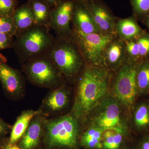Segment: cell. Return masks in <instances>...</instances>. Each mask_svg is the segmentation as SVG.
Segmentation results:
<instances>
[{
    "label": "cell",
    "mask_w": 149,
    "mask_h": 149,
    "mask_svg": "<svg viewBox=\"0 0 149 149\" xmlns=\"http://www.w3.org/2000/svg\"><path fill=\"white\" fill-rule=\"evenodd\" d=\"M70 97L69 90L63 83L47 96L43 103L44 107L51 113L61 111L69 104Z\"/></svg>",
    "instance_id": "cell-15"
},
{
    "label": "cell",
    "mask_w": 149,
    "mask_h": 149,
    "mask_svg": "<svg viewBox=\"0 0 149 149\" xmlns=\"http://www.w3.org/2000/svg\"><path fill=\"white\" fill-rule=\"evenodd\" d=\"M125 133L115 130L113 136V142L109 149H118L122 143L123 135Z\"/></svg>",
    "instance_id": "cell-27"
},
{
    "label": "cell",
    "mask_w": 149,
    "mask_h": 149,
    "mask_svg": "<svg viewBox=\"0 0 149 149\" xmlns=\"http://www.w3.org/2000/svg\"><path fill=\"white\" fill-rule=\"evenodd\" d=\"M142 22L146 26L149 31V15L144 18L142 20Z\"/></svg>",
    "instance_id": "cell-32"
},
{
    "label": "cell",
    "mask_w": 149,
    "mask_h": 149,
    "mask_svg": "<svg viewBox=\"0 0 149 149\" xmlns=\"http://www.w3.org/2000/svg\"><path fill=\"white\" fill-rule=\"evenodd\" d=\"M112 72L102 67L86 63L77 77L73 116L86 119L92 109L109 95Z\"/></svg>",
    "instance_id": "cell-1"
},
{
    "label": "cell",
    "mask_w": 149,
    "mask_h": 149,
    "mask_svg": "<svg viewBox=\"0 0 149 149\" xmlns=\"http://www.w3.org/2000/svg\"><path fill=\"white\" fill-rule=\"evenodd\" d=\"M0 82L3 90L9 97L16 98L23 92V78L17 70L11 67L7 63V59L0 54Z\"/></svg>",
    "instance_id": "cell-10"
},
{
    "label": "cell",
    "mask_w": 149,
    "mask_h": 149,
    "mask_svg": "<svg viewBox=\"0 0 149 149\" xmlns=\"http://www.w3.org/2000/svg\"><path fill=\"white\" fill-rule=\"evenodd\" d=\"M137 40L140 63L149 59V33L145 30Z\"/></svg>",
    "instance_id": "cell-23"
},
{
    "label": "cell",
    "mask_w": 149,
    "mask_h": 149,
    "mask_svg": "<svg viewBox=\"0 0 149 149\" xmlns=\"http://www.w3.org/2000/svg\"><path fill=\"white\" fill-rule=\"evenodd\" d=\"M13 19L16 29V36L36 25L32 11L27 3L16 9Z\"/></svg>",
    "instance_id": "cell-19"
},
{
    "label": "cell",
    "mask_w": 149,
    "mask_h": 149,
    "mask_svg": "<svg viewBox=\"0 0 149 149\" xmlns=\"http://www.w3.org/2000/svg\"><path fill=\"white\" fill-rule=\"evenodd\" d=\"M133 16L141 22L149 15V0H130Z\"/></svg>",
    "instance_id": "cell-22"
},
{
    "label": "cell",
    "mask_w": 149,
    "mask_h": 149,
    "mask_svg": "<svg viewBox=\"0 0 149 149\" xmlns=\"http://www.w3.org/2000/svg\"><path fill=\"white\" fill-rule=\"evenodd\" d=\"M49 29L35 25L15 36L13 48L21 63L47 54L55 39Z\"/></svg>",
    "instance_id": "cell-3"
},
{
    "label": "cell",
    "mask_w": 149,
    "mask_h": 149,
    "mask_svg": "<svg viewBox=\"0 0 149 149\" xmlns=\"http://www.w3.org/2000/svg\"><path fill=\"white\" fill-rule=\"evenodd\" d=\"M19 3L17 0H0V16L13 17Z\"/></svg>",
    "instance_id": "cell-24"
},
{
    "label": "cell",
    "mask_w": 149,
    "mask_h": 149,
    "mask_svg": "<svg viewBox=\"0 0 149 149\" xmlns=\"http://www.w3.org/2000/svg\"><path fill=\"white\" fill-rule=\"evenodd\" d=\"M74 0H62L51 8L50 28L55 32L56 37L68 36L71 32V23Z\"/></svg>",
    "instance_id": "cell-9"
},
{
    "label": "cell",
    "mask_w": 149,
    "mask_h": 149,
    "mask_svg": "<svg viewBox=\"0 0 149 149\" xmlns=\"http://www.w3.org/2000/svg\"><path fill=\"white\" fill-rule=\"evenodd\" d=\"M116 31L118 37L124 41L137 39L144 32L139 24L136 17L132 16L117 19Z\"/></svg>",
    "instance_id": "cell-16"
},
{
    "label": "cell",
    "mask_w": 149,
    "mask_h": 149,
    "mask_svg": "<svg viewBox=\"0 0 149 149\" xmlns=\"http://www.w3.org/2000/svg\"><path fill=\"white\" fill-rule=\"evenodd\" d=\"M126 149V148H125V149Z\"/></svg>",
    "instance_id": "cell-33"
},
{
    "label": "cell",
    "mask_w": 149,
    "mask_h": 149,
    "mask_svg": "<svg viewBox=\"0 0 149 149\" xmlns=\"http://www.w3.org/2000/svg\"><path fill=\"white\" fill-rule=\"evenodd\" d=\"M0 33L16 36V29L13 17L0 16Z\"/></svg>",
    "instance_id": "cell-25"
},
{
    "label": "cell",
    "mask_w": 149,
    "mask_h": 149,
    "mask_svg": "<svg viewBox=\"0 0 149 149\" xmlns=\"http://www.w3.org/2000/svg\"><path fill=\"white\" fill-rule=\"evenodd\" d=\"M71 35L87 64L104 67V55L107 46L117 36L103 33L85 34L71 27Z\"/></svg>",
    "instance_id": "cell-7"
},
{
    "label": "cell",
    "mask_w": 149,
    "mask_h": 149,
    "mask_svg": "<svg viewBox=\"0 0 149 149\" xmlns=\"http://www.w3.org/2000/svg\"><path fill=\"white\" fill-rule=\"evenodd\" d=\"M123 109L119 102L109 94L92 109L88 115L87 118L90 119V126L104 130L113 129L126 133L128 125L123 113Z\"/></svg>",
    "instance_id": "cell-5"
},
{
    "label": "cell",
    "mask_w": 149,
    "mask_h": 149,
    "mask_svg": "<svg viewBox=\"0 0 149 149\" xmlns=\"http://www.w3.org/2000/svg\"><path fill=\"white\" fill-rule=\"evenodd\" d=\"M22 64V70L34 85L55 89L63 84L64 77L47 54Z\"/></svg>",
    "instance_id": "cell-6"
},
{
    "label": "cell",
    "mask_w": 149,
    "mask_h": 149,
    "mask_svg": "<svg viewBox=\"0 0 149 149\" xmlns=\"http://www.w3.org/2000/svg\"><path fill=\"white\" fill-rule=\"evenodd\" d=\"M136 83L139 96L149 94V59L139 63L136 72Z\"/></svg>",
    "instance_id": "cell-21"
},
{
    "label": "cell",
    "mask_w": 149,
    "mask_h": 149,
    "mask_svg": "<svg viewBox=\"0 0 149 149\" xmlns=\"http://www.w3.org/2000/svg\"><path fill=\"white\" fill-rule=\"evenodd\" d=\"M42 112L41 110H27L22 112L11 128L9 143H16L23 136L32 119L38 115L41 114Z\"/></svg>",
    "instance_id": "cell-18"
},
{
    "label": "cell",
    "mask_w": 149,
    "mask_h": 149,
    "mask_svg": "<svg viewBox=\"0 0 149 149\" xmlns=\"http://www.w3.org/2000/svg\"><path fill=\"white\" fill-rule=\"evenodd\" d=\"M0 149H21L16 143H10L8 141L5 142L0 146Z\"/></svg>",
    "instance_id": "cell-29"
},
{
    "label": "cell",
    "mask_w": 149,
    "mask_h": 149,
    "mask_svg": "<svg viewBox=\"0 0 149 149\" xmlns=\"http://www.w3.org/2000/svg\"><path fill=\"white\" fill-rule=\"evenodd\" d=\"M133 128L139 132L149 130V101L135 104L131 112Z\"/></svg>",
    "instance_id": "cell-17"
},
{
    "label": "cell",
    "mask_w": 149,
    "mask_h": 149,
    "mask_svg": "<svg viewBox=\"0 0 149 149\" xmlns=\"http://www.w3.org/2000/svg\"><path fill=\"white\" fill-rule=\"evenodd\" d=\"M71 23L72 27L84 34L102 33L84 0H74Z\"/></svg>",
    "instance_id": "cell-12"
},
{
    "label": "cell",
    "mask_w": 149,
    "mask_h": 149,
    "mask_svg": "<svg viewBox=\"0 0 149 149\" xmlns=\"http://www.w3.org/2000/svg\"><path fill=\"white\" fill-rule=\"evenodd\" d=\"M140 149H149V135L146 136L142 140Z\"/></svg>",
    "instance_id": "cell-30"
},
{
    "label": "cell",
    "mask_w": 149,
    "mask_h": 149,
    "mask_svg": "<svg viewBox=\"0 0 149 149\" xmlns=\"http://www.w3.org/2000/svg\"><path fill=\"white\" fill-rule=\"evenodd\" d=\"M45 125L43 118L38 115L29 123L22 137L19 146L21 149H33L39 144L43 128Z\"/></svg>",
    "instance_id": "cell-14"
},
{
    "label": "cell",
    "mask_w": 149,
    "mask_h": 149,
    "mask_svg": "<svg viewBox=\"0 0 149 149\" xmlns=\"http://www.w3.org/2000/svg\"><path fill=\"white\" fill-rule=\"evenodd\" d=\"M127 60L125 42L117 36L112 40L106 48L104 55V67L113 72Z\"/></svg>",
    "instance_id": "cell-13"
},
{
    "label": "cell",
    "mask_w": 149,
    "mask_h": 149,
    "mask_svg": "<svg viewBox=\"0 0 149 149\" xmlns=\"http://www.w3.org/2000/svg\"><path fill=\"white\" fill-rule=\"evenodd\" d=\"M11 126L0 117V141L11 130Z\"/></svg>",
    "instance_id": "cell-28"
},
{
    "label": "cell",
    "mask_w": 149,
    "mask_h": 149,
    "mask_svg": "<svg viewBox=\"0 0 149 149\" xmlns=\"http://www.w3.org/2000/svg\"><path fill=\"white\" fill-rule=\"evenodd\" d=\"M139 64L127 59L112 74L109 94L129 113H131L139 96L136 83V74Z\"/></svg>",
    "instance_id": "cell-4"
},
{
    "label": "cell",
    "mask_w": 149,
    "mask_h": 149,
    "mask_svg": "<svg viewBox=\"0 0 149 149\" xmlns=\"http://www.w3.org/2000/svg\"><path fill=\"white\" fill-rule=\"evenodd\" d=\"M45 127L49 146L73 148L77 144L79 126L74 116L66 115L49 120Z\"/></svg>",
    "instance_id": "cell-8"
},
{
    "label": "cell",
    "mask_w": 149,
    "mask_h": 149,
    "mask_svg": "<svg viewBox=\"0 0 149 149\" xmlns=\"http://www.w3.org/2000/svg\"><path fill=\"white\" fill-rule=\"evenodd\" d=\"M15 37L0 33V51L13 47Z\"/></svg>",
    "instance_id": "cell-26"
},
{
    "label": "cell",
    "mask_w": 149,
    "mask_h": 149,
    "mask_svg": "<svg viewBox=\"0 0 149 149\" xmlns=\"http://www.w3.org/2000/svg\"><path fill=\"white\" fill-rule=\"evenodd\" d=\"M47 55L64 78L68 80H76L86 65L71 34L56 37Z\"/></svg>",
    "instance_id": "cell-2"
},
{
    "label": "cell",
    "mask_w": 149,
    "mask_h": 149,
    "mask_svg": "<svg viewBox=\"0 0 149 149\" xmlns=\"http://www.w3.org/2000/svg\"><path fill=\"white\" fill-rule=\"evenodd\" d=\"M93 19L102 33L117 36L116 24L117 19L102 3L96 0H84Z\"/></svg>",
    "instance_id": "cell-11"
},
{
    "label": "cell",
    "mask_w": 149,
    "mask_h": 149,
    "mask_svg": "<svg viewBox=\"0 0 149 149\" xmlns=\"http://www.w3.org/2000/svg\"><path fill=\"white\" fill-rule=\"evenodd\" d=\"M45 1H46V2L52 8L58 5L62 0H45Z\"/></svg>",
    "instance_id": "cell-31"
},
{
    "label": "cell",
    "mask_w": 149,
    "mask_h": 149,
    "mask_svg": "<svg viewBox=\"0 0 149 149\" xmlns=\"http://www.w3.org/2000/svg\"><path fill=\"white\" fill-rule=\"evenodd\" d=\"M32 11L36 25L51 29V8L45 0H29L27 2Z\"/></svg>",
    "instance_id": "cell-20"
}]
</instances>
